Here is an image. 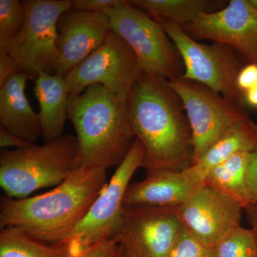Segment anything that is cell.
I'll return each instance as SVG.
<instances>
[{"mask_svg":"<svg viewBox=\"0 0 257 257\" xmlns=\"http://www.w3.org/2000/svg\"><path fill=\"white\" fill-rule=\"evenodd\" d=\"M128 120L143 145L148 172L193 165L192 134L183 104L169 80L140 72L126 99Z\"/></svg>","mask_w":257,"mask_h":257,"instance_id":"obj_1","label":"cell"},{"mask_svg":"<svg viewBox=\"0 0 257 257\" xmlns=\"http://www.w3.org/2000/svg\"><path fill=\"white\" fill-rule=\"evenodd\" d=\"M108 183L104 169L78 167L55 189L0 202V226L17 227L42 242L59 245L84 219Z\"/></svg>","mask_w":257,"mask_h":257,"instance_id":"obj_2","label":"cell"},{"mask_svg":"<svg viewBox=\"0 0 257 257\" xmlns=\"http://www.w3.org/2000/svg\"><path fill=\"white\" fill-rule=\"evenodd\" d=\"M67 114L77 133L78 167L107 170L124 161L136 140L126 100L94 84L81 94H69Z\"/></svg>","mask_w":257,"mask_h":257,"instance_id":"obj_3","label":"cell"},{"mask_svg":"<svg viewBox=\"0 0 257 257\" xmlns=\"http://www.w3.org/2000/svg\"><path fill=\"white\" fill-rule=\"evenodd\" d=\"M77 137L62 135L41 146L3 150L0 186L7 197L25 199L35 191L62 183L78 168Z\"/></svg>","mask_w":257,"mask_h":257,"instance_id":"obj_4","label":"cell"},{"mask_svg":"<svg viewBox=\"0 0 257 257\" xmlns=\"http://www.w3.org/2000/svg\"><path fill=\"white\" fill-rule=\"evenodd\" d=\"M109 18L111 31L119 35L136 55L140 72L167 80L182 77V57L160 24L126 0H119Z\"/></svg>","mask_w":257,"mask_h":257,"instance_id":"obj_5","label":"cell"},{"mask_svg":"<svg viewBox=\"0 0 257 257\" xmlns=\"http://www.w3.org/2000/svg\"><path fill=\"white\" fill-rule=\"evenodd\" d=\"M25 23L10 47V55L30 79L40 73L57 74L59 51L57 23L72 9L71 0H25Z\"/></svg>","mask_w":257,"mask_h":257,"instance_id":"obj_6","label":"cell"},{"mask_svg":"<svg viewBox=\"0 0 257 257\" xmlns=\"http://www.w3.org/2000/svg\"><path fill=\"white\" fill-rule=\"evenodd\" d=\"M161 26L182 57L184 66L182 78L201 83L243 107V94L236 87V77L243 67L237 51L218 42L212 45L199 43L177 25L165 24Z\"/></svg>","mask_w":257,"mask_h":257,"instance_id":"obj_7","label":"cell"},{"mask_svg":"<svg viewBox=\"0 0 257 257\" xmlns=\"http://www.w3.org/2000/svg\"><path fill=\"white\" fill-rule=\"evenodd\" d=\"M143 145L136 139L84 219L63 242L55 246L79 251L103 240L112 239L121 220L130 180L138 169L143 167Z\"/></svg>","mask_w":257,"mask_h":257,"instance_id":"obj_8","label":"cell"},{"mask_svg":"<svg viewBox=\"0 0 257 257\" xmlns=\"http://www.w3.org/2000/svg\"><path fill=\"white\" fill-rule=\"evenodd\" d=\"M169 83L182 100L188 118L194 147L193 165L228 128L248 116L242 107L201 83L182 77Z\"/></svg>","mask_w":257,"mask_h":257,"instance_id":"obj_9","label":"cell"},{"mask_svg":"<svg viewBox=\"0 0 257 257\" xmlns=\"http://www.w3.org/2000/svg\"><path fill=\"white\" fill-rule=\"evenodd\" d=\"M140 72L131 47L112 31L106 40L65 77L69 94H79L89 86L100 84L126 100Z\"/></svg>","mask_w":257,"mask_h":257,"instance_id":"obj_10","label":"cell"},{"mask_svg":"<svg viewBox=\"0 0 257 257\" xmlns=\"http://www.w3.org/2000/svg\"><path fill=\"white\" fill-rule=\"evenodd\" d=\"M183 229L177 207H124L112 239L136 257H168Z\"/></svg>","mask_w":257,"mask_h":257,"instance_id":"obj_11","label":"cell"},{"mask_svg":"<svg viewBox=\"0 0 257 257\" xmlns=\"http://www.w3.org/2000/svg\"><path fill=\"white\" fill-rule=\"evenodd\" d=\"M181 28L197 41L229 45L249 63L257 64V8L249 0H230L223 9L201 15Z\"/></svg>","mask_w":257,"mask_h":257,"instance_id":"obj_12","label":"cell"},{"mask_svg":"<svg viewBox=\"0 0 257 257\" xmlns=\"http://www.w3.org/2000/svg\"><path fill=\"white\" fill-rule=\"evenodd\" d=\"M177 209L184 229L211 248L241 226L243 210L231 198L205 184Z\"/></svg>","mask_w":257,"mask_h":257,"instance_id":"obj_13","label":"cell"},{"mask_svg":"<svg viewBox=\"0 0 257 257\" xmlns=\"http://www.w3.org/2000/svg\"><path fill=\"white\" fill-rule=\"evenodd\" d=\"M111 31L109 16L69 10L57 23L59 51L57 74L65 78L98 48Z\"/></svg>","mask_w":257,"mask_h":257,"instance_id":"obj_14","label":"cell"},{"mask_svg":"<svg viewBox=\"0 0 257 257\" xmlns=\"http://www.w3.org/2000/svg\"><path fill=\"white\" fill-rule=\"evenodd\" d=\"M205 177L194 165L180 171L148 172L143 180L130 184L124 207H178L204 185Z\"/></svg>","mask_w":257,"mask_h":257,"instance_id":"obj_15","label":"cell"},{"mask_svg":"<svg viewBox=\"0 0 257 257\" xmlns=\"http://www.w3.org/2000/svg\"><path fill=\"white\" fill-rule=\"evenodd\" d=\"M30 77L20 71L0 86V125L32 144L42 137L39 114L32 109L25 90Z\"/></svg>","mask_w":257,"mask_h":257,"instance_id":"obj_16","label":"cell"},{"mask_svg":"<svg viewBox=\"0 0 257 257\" xmlns=\"http://www.w3.org/2000/svg\"><path fill=\"white\" fill-rule=\"evenodd\" d=\"M33 89L40 104L38 113L45 144L62 137L64 124L68 119L67 103L69 92L65 78L58 74L40 73L35 80Z\"/></svg>","mask_w":257,"mask_h":257,"instance_id":"obj_17","label":"cell"},{"mask_svg":"<svg viewBox=\"0 0 257 257\" xmlns=\"http://www.w3.org/2000/svg\"><path fill=\"white\" fill-rule=\"evenodd\" d=\"M128 3L161 25L170 24L180 28L228 4L224 0H130Z\"/></svg>","mask_w":257,"mask_h":257,"instance_id":"obj_18","label":"cell"},{"mask_svg":"<svg viewBox=\"0 0 257 257\" xmlns=\"http://www.w3.org/2000/svg\"><path fill=\"white\" fill-rule=\"evenodd\" d=\"M257 150V124L249 116L239 120L228 128L194 164L202 173L240 153Z\"/></svg>","mask_w":257,"mask_h":257,"instance_id":"obj_19","label":"cell"},{"mask_svg":"<svg viewBox=\"0 0 257 257\" xmlns=\"http://www.w3.org/2000/svg\"><path fill=\"white\" fill-rule=\"evenodd\" d=\"M249 154L240 153L211 169L204 184L239 204L243 210L252 206L248 197L246 173Z\"/></svg>","mask_w":257,"mask_h":257,"instance_id":"obj_20","label":"cell"},{"mask_svg":"<svg viewBox=\"0 0 257 257\" xmlns=\"http://www.w3.org/2000/svg\"><path fill=\"white\" fill-rule=\"evenodd\" d=\"M60 249L42 242L17 227L2 228L0 257H59Z\"/></svg>","mask_w":257,"mask_h":257,"instance_id":"obj_21","label":"cell"},{"mask_svg":"<svg viewBox=\"0 0 257 257\" xmlns=\"http://www.w3.org/2000/svg\"><path fill=\"white\" fill-rule=\"evenodd\" d=\"M23 1L0 0V52L8 53L25 23Z\"/></svg>","mask_w":257,"mask_h":257,"instance_id":"obj_22","label":"cell"},{"mask_svg":"<svg viewBox=\"0 0 257 257\" xmlns=\"http://www.w3.org/2000/svg\"><path fill=\"white\" fill-rule=\"evenodd\" d=\"M215 257H257V236L253 230L238 226L214 247Z\"/></svg>","mask_w":257,"mask_h":257,"instance_id":"obj_23","label":"cell"},{"mask_svg":"<svg viewBox=\"0 0 257 257\" xmlns=\"http://www.w3.org/2000/svg\"><path fill=\"white\" fill-rule=\"evenodd\" d=\"M168 257H215V251L203 244L184 227Z\"/></svg>","mask_w":257,"mask_h":257,"instance_id":"obj_24","label":"cell"},{"mask_svg":"<svg viewBox=\"0 0 257 257\" xmlns=\"http://www.w3.org/2000/svg\"><path fill=\"white\" fill-rule=\"evenodd\" d=\"M57 246L60 249L59 257H119L120 253V245L114 239L103 240L79 251Z\"/></svg>","mask_w":257,"mask_h":257,"instance_id":"obj_25","label":"cell"},{"mask_svg":"<svg viewBox=\"0 0 257 257\" xmlns=\"http://www.w3.org/2000/svg\"><path fill=\"white\" fill-rule=\"evenodd\" d=\"M119 0H72V10L109 16Z\"/></svg>","mask_w":257,"mask_h":257,"instance_id":"obj_26","label":"cell"},{"mask_svg":"<svg viewBox=\"0 0 257 257\" xmlns=\"http://www.w3.org/2000/svg\"><path fill=\"white\" fill-rule=\"evenodd\" d=\"M257 86V64L248 63L240 69L236 77V87L244 94Z\"/></svg>","mask_w":257,"mask_h":257,"instance_id":"obj_27","label":"cell"},{"mask_svg":"<svg viewBox=\"0 0 257 257\" xmlns=\"http://www.w3.org/2000/svg\"><path fill=\"white\" fill-rule=\"evenodd\" d=\"M246 186L251 204H257V150L249 154L246 173Z\"/></svg>","mask_w":257,"mask_h":257,"instance_id":"obj_28","label":"cell"},{"mask_svg":"<svg viewBox=\"0 0 257 257\" xmlns=\"http://www.w3.org/2000/svg\"><path fill=\"white\" fill-rule=\"evenodd\" d=\"M20 71L9 53L0 52V86Z\"/></svg>","mask_w":257,"mask_h":257,"instance_id":"obj_29","label":"cell"},{"mask_svg":"<svg viewBox=\"0 0 257 257\" xmlns=\"http://www.w3.org/2000/svg\"><path fill=\"white\" fill-rule=\"evenodd\" d=\"M34 145L35 144L29 143L26 140H24L23 139L13 135L4 128H0V147L1 148L14 147L15 150H23V149L30 148Z\"/></svg>","mask_w":257,"mask_h":257,"instance_id":"obj_30","label":"cell"},{"mask_svg":"<svg viewBox=\"0 0 257 257\" xmlns=\"http://www.w3.org/2000/svg\"><path fill=\"white\" fill-rule=\"evenodd\" d=\"M244 211H246L248 224L257 236V204L251 206Z\"/></svg>","mask_w":257,"mask_h":257,"instance_id":"obj_31","label":"cell"},{"mask_svg":"<svg viewBox=\"0 0 257 257\" xmlns=\"http://www.w3.org/2000/svg\"><path fill=\"white\" fill-rule=\"evenodd\" d=\"M244 98V103L248 105L257 108V86L249 89L243 94Z\"/></svg>","mask_w":257,"mask_h":257,"instance_id":"obj_32","label":"cell"},{"mask_svg":"<svg viewBox=\"0 0 257 257\" xmlns=\"http://www.w3.org/2000/svg\"><path fill=\"white\" fill-rule=\"evenodd\" d=\"M119 257H136L127 249L120 246Z\"/></svg>","mask_w":257,"mask_h":257,"instance_id":"obj_33","label":"cell"},{"mask_svg":"<svg viewBox=\"0 0 257 257\" xmlns=\"http://www.w3.org/2000/svg\"></svg>","mask_w":257,"mask_h":257,"instance_id":"obj_34","label":"cell"}]
</instances>
